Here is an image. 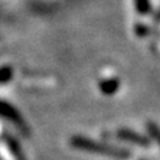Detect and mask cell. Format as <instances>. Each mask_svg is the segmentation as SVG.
<instances>
[{
	"label": "cell",
	"instance_id": "1",
	"mask_svg": "<svg viewBox=\"0 0 160 160\" xmlns=\"http://www.w3.org/2000/svg\"><path fill=\"white\" fill-rule=\"evenodd\" d=\"M72 144L76 146L78 148L86 149V151H91V152H98L102 155H111V156H119V158H127L128 153L124 151H120V149L112 148V147H107L103 146V144H98L93 143L91 140L83 139V138H73Z\"/></svg>",
	"mask_w": 160,
	"mask_h": 160
},
{
	"label": "cell",
	"instance_id": "2",
	"mask_svg": "<svg viewBox=\"0 0 160 160\" xmlns=\"http://www.w3.org/2000/svg\"><path fill=\"white\" fill-rule=\"evenodd\" d=\"M119 136L122 139H124V140H129V142H132L135 144H140V146H147L148 144V140H146L144 138L139 136V135L133 133L131 131H120Z\"/></svg>",
	"mask_w": 160,
	"mask_h": 160
},
{
	"label": "cell",
	"instance_id": "3",
	"mask_svg": "<svg viewBox=\"0 0 160 160\" xmlns=\"http://www.w3.org/2000/svg\"><path fill=\"white\" fill-rule=\"evenodd\" d=\"M148 131L151 132V135L155 139H156V142L160 144V131H159V129L155 127L153 124H148Z\"/></svg>",
	"mask_w": 160,
	"mask_h": 160
}]
</instances>
